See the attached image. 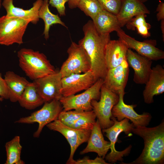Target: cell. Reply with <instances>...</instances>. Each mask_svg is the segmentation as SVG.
<instances>
[{
  "mask_svg": "<svg viewBox=\"0 0 164 164\" xmlns=\"http://www.w3.org/2000/svg\"><path fill=\"white\" fill-rule=\"evenodd\" d=\"M143 92L145 102L150 104L154 102V96L164 92V69L160 64L152 68L149 78L145 84Z\"/></svg>",
  "mask_w": 164,
  "mask_h": 164,
  "instance_id": "cell-17",
  "label": "cell"
},
{
  "mask_svg": "<svg viewBox=\"0 0 164 164\" xmlns=\"http://www.w3.org/2000/svg\"><path fill=\"white\" fill-rule=\"evenodd\" d=\"M111 119L114 122L113 125L108 128L102 129V131L106 134L105 136L108 138L110 142L111 152L106 155L105 159L109 162L115 163L117 161H123V157L129 154L132 148V145H130L122 151H117L115 145L118 135L122 132L129 135L135 127L132 123L129 122V120L127 118L119 121L112 116Z\"/></svg>",
  "mask_w": 164,
  "mask_h": 164,
  "instance_id": "cell-4",
  "label": "cell"
},
{
  "mask_svg": "<svg viewBox=\"0 0 164 164\" xmlns=\"http://www.w3.org/2000/svg\"><path fill=\"white\" fill-rule=\"evenodd\" d=\"M104 9L117 15L120 10L123 0H97Z\"/></svg>",
  "mask_w": 164,
  "mask_h": 164,
  "instance_id": "cell-29",
  "label": "cell"
},
{
  "mask_svg": "<svg viewBox=\"0 0 164 164\" xmlns=\"http://www.w3.org/2000/svg\"><path fill=\"white\" fill-rule=\"evenodd\" d=\"M50 129L57 131L66 138L70 148L69 157L66 164H71L74 160V155L78 147L81 144L87 142L91 130L74 128L64 124L58 119L46 125Z\"/></svg>",
  "mask_w": 164,
  "mask_h": 164,
  "instance_id": "cell-10",
  "label": "cell"
},
{
  "mask_svg": "<svg viewBox=\"0 0 164 164\" xmlns=\"http://www.w3.org/2000/svg\"><path fill=\"white\" fill-rule=\"evenodd\" d=\"M132 132L142 137L144 147L142 153L135 161L123 164H163L164 162V121L153 127L139 126Z\"/></svg>",
  "mask_w": 164,
  "mask_h": 164,
  "instance_id": "cell-2",
  "label": "cell"
},
{
  "mask_svg": "<svg viewBox=\"0 0 164 164\" xmlns=\"http://www.w3.org/2000/svg\"><path fill=\"white\" fill-rule=\"evenodd\" d=\"M62 77L59 71L34 80L37 91L44 103L56 100L62 97L61 93Z\"/></svg>",
  "mask_w": 164,
  "mask_h": 164,
  "instance_id": "cell-11",
  "label": "cell"
},
{
  "mask_svg": "<svg viewBox=\"0 0 164 164\" xmlns=\"http://www.w3.org/2000/svg\"><path fill=\"white\" fill-rule=\"evenodd\" d=\"M5 146L7 155L5 164H25L21 159L22 146L19 136H15L6 143Z\"/></svg>",
  "mask_w": 164,
  "mask_h": 164,
  "instance_id": "cell-26",
  "label": "cell"
},
{
  "mask_svg": "<svg viewBox=\"0 0 164 164\" xmlns=\"http://www.w3.org/2000/svg\"><path fill=\"white\" fill-rule=\"evenodd\" d=\"M69 0H50L49 4L56 9L60 16L66 15L65 3Z\"/></svg>",
  "mask_w": 164,
  "mask_h": 164,
  "instance_id": "cell-30",
  "label": "cell"
},
{
  "mask_svg": "<svg viewBox=\"0 0 164 164\" xmlns=\"http://www.w3.org/2000/svg\"><path fill=\"white\" fill-rule=\"evenodd\" d=\"M30 22L19 17H0V45L9 46L23 43V37Z\"/></svg>",
  "mask_w": 164,
  "mask_h": 164,
  "instance_id": "cell-6",
  "label": "cell"
},
{
  "mask_svg": "<svg viewBox=\"0 0 164 164\" xmlns=\"http://www.w3.org/2000/svg\"><path fill=\"white\" fill-rule=\"evenodd\" d=\"M17 56L20 67L32 80L42 77L56 70L46 56L38 51L23 48L18 51Z\"/></svg>",
  "mask_w": 164,
  "mask_h": 164,
  "instance_id": "cell-3",
  "label": "cell"
},
{
  "mask_svg": "<svg viewBox=\"0 0 164 164\" xmlns=\"http://www.w3.org/2000/svg\"><path fill=\"white\" fill-rule=\"evenodd\" d=\"M4 79L8 90L9 99L12 102L18 101L29 82L25 77H21L11 71L6 73Z\"/></svg>",
  "mask_w": 164,
  "mask_h": 164,
  "instance_id": "cell-22",
  "label": "cell"
},
{
  "mask_svg": "<svg viewBox=\"0 0 164 164\" xmlns=\"http://www.w3.org/2000/svg\"><path fill=\"white\" fill-rule=\"evenodd\" d=\"M101 157H97L94 159H91L87 157L77 160H74L71 164H108Z\"/></svg>",
  "mask_w": 164,
  "mask_h": 164,
  "instance_id": "cell-31",
  "label": "cell"
},
{
  "mask_svg": "<svg viewBox=\"0 0 164 164\" xmlns=\"http://www.w3.org/2000/svg\"><path fill=\"white\" fill-rule=\"evenodd\" d=\"M44 103L39 110L32 113L29 116L21 118L15 121L16 123L28 124L37 123L39 126L33 134L35 137L39 136L45 125L58 119L59 114L63 110L60 101L54 100Z\"/></svg>",
  "mask_w": 164,
  "mask_h": 164,
  "instance_id": "cell-9",
  "label": "cell"
},
{
  "mask_svg": "<svg viewBox=\"0 0 164 164\" xmlns=\"http://www.w3.org/2000/svg\"><path fill=\"white\" fill-rule=\"evenodd\" d=\"M99 101L91 102L92 110L95 114L102 129L108 128L114 123L111 119L112 109L118 102L119 94L107 88L104 84L101 89Z\"/></svg>",
  "mask_w": 164,
  "mask_h": 164,
  "instance_id": "cell-7",
  "label": "cell"
},
{
  "mask_svg": "<svg viewBox=\"0 0 164 164\" xmlns=\"http://www.w3.org/2000/svg\"><path fill=\"white\" fill-rule=\"evenodd\" d=\"M97 80L91 70L85 73L73 74L62 77L61 90L62 96H70L86 90Z\"/></svg>",
  "mask_w": 164,
  "mask_h": 164,
  "instance_id": "cell-14",
  "label": "cell"
},
{
  "mask_svg": "<svg viewBox=\"0 0 164 164\" xmlns=\"http://www.w3.org/2000/svg\"><path fill=\"white\" fill-rule=\"evenodd\" d=\"M0 97L3 99H8L9 98V92L6 84L4 79L0 73Z\"/></svg>",
  "mask_w": 164,
  "mask_h": 164,
  "instance_id": "cell-32",
  "label": "cell"
},
{
  "mask_svg": "<svg viewBox=\"0 0 164 164\" xmlns=\"http://www.w3.org/2000/svg\"><path fill=\"white\" fill-rule=\"evenodd\" d=\"M80 0H69L68 4L69 8L70 9H73L77 7Z\"/></svg>",
  "mask_w": 164,
  "mask_h": 164,
  "instance_id": "cell-34",
  "label": "cell"
},
{
  "mask_svg": "<svg viewBox=\"0 0 164 164\" xmlns=\"http://www.w3.org/2000/svg\"><path fill=\"white\" fill-rule=\"evenodd\" d=\"M125 93L124 90L119 92L118 101L112 109V116L116 118L117 120L119 121L125 118L129 119L132 121L135 128L147 126L152 118L151 114L147 112L138 114L134 110V108L136 106V105L125 104L123 100Z\"/></svg>",
  "mask_w": 164,
  "mask_h": 164,
  "instance_id": "cell-13",
  "label": "cell"
},
{
  "mask_svg": "<svg viewBox=\"0 0 164 164\" xmlns=\"http://www.w3.org/2000/svg\"><path fill=\"white\" fill-rule=\"evenodd\" d=\"M1 2H2L1 0H0V9L1 8L2 5V3Z\"/></svg>",
  "mask_w": 164,
  "mask_h": 164,
  "instance_id": "cell-37",
  "label": "cell"
},
{
  "mask_svg": "<svg viewBox=\"0 0 164 164\" xmlns=\"http://www.w3.org/2000/svg\"><path fill=\"white\" fill-rule=\"evenodd\" d=\"M101 128L97 119L92 128L87 146L80 154H84L90 152H95L100 157L104 159L110 149V142L104 140Z\"/></svg>",
  "mask_w": 164,
  "mask_h": 164,
  "instance_id": "cell-18",
  "label": "cell"
},
{
  "mask_svg": "<svg viewBox=\"0 0 164 164\" xmlns=\"http://www.w3.org/2000/svg\"><path fill=\"white\" fill-rule=\"evenodd\" d=\"M161 28L163 40L164 38V19L161 20Z\"/></svg>",
  "mask_w": 164,
  "mask_h": 164,
  "instance_id": "cell-35",
  "label": "cell"
},
{
  "mask_svg": "<svg viewBox=\"0 0 164 164\" xmlns=\"http://www.w3.org/2000/svg\"><path fill=\"white\" fill-rule=\"evenodd\" d=\"M139 0L140 1L144 3V2H147L149 0Z\"/></svg>",
  "mask_w": 164,
  "mask_h": 164,
  "instance_id": "cell-36",
  "label": "cell"
},
{
  "mask_svg": "<svg viewBox=\"0 0 164 164\" xmlns=\"http://www.w3.org/2000/svg\"><path fill=\"white\" fill-rule=\"evenodd\" d=\"M92 21L97 31L101 34H110L121 28L116 15L105 9L99 13Z\"/></svg>",
  "mask_w": 164,
  "mask_h": 164,
  "instance_id": "cell-23",
  "label": "cell"
},
{
  "mask_svg": "<svg viewBox=\"0 0 164 164\" xmlns=\"http://www.w3.org/2000/svg\"><path fill=\"white\" fill-rule=\"evenodd\" d=\"M104 83V80L100 78L91 87L83 92L67 97L62 96L59 100L63 110L68 111L72 109L79 111L92 110L91 102L93 100H99L101 89Z\"/></svg>",
  "mask_w": 164,
  "mask_h": 164,
  "instance_id": "cell-5",
  "label": "cell"
},
{
  "mask_svg": "<svg viewBox=\"0 0 164 164\" xmlns=\"http://www.w3.org/2000/svg\"><path fill=\"white\" fill-rule=\"evenodd\" d=\"M43 1L36 0L33 3L32 7L28 10L15 7L13 3V0H3L2 5L6 11L7 16L19 17L36 24L39 20V11Z\"/></svg>",
  "mask_w": 164,
  "mask_h": 164,
  "instance_id": "cell-20",
  "label": "cell"
},
{
  "mask_svg": "<svg viewBox=\"0 0 164 164\" xmlns=\"http://www.w3.org/2000/svg\"><path fill=\"white\" fill-rule=\"evenodd\" d=\"M84 37L78 44L86 52L91 63V70L96 80L104 79L107 70L105 59L106 45L111 40L110 34H101L96 29L92 21L89 20L83 26Z\"/></svg>",
  "mask_w": 164,
  "mask_h": 164,
  "instance_id": "cell-1",
  "label": "cell"
},
{
  "mask_svg": "<svg viewBox=\"0 0 164 164\" xmlns=\"http://www.w3.org/2000/svg\"><path fill=\"white\" fill-rule=\"evenodd\" d=\"M128 48L121 40H110L106 45L105 54L107 69L115 67L126 60Z\"/></svg>",
  "mask_w": 164,
  "mask_h": 164,
  "instance_id": "cell-19",
  "label": "cell"
},
{
  "mask_svg": "<svg viewBox=\"0 0 164 164\" xmlns=\"http://www.w3.org/2000/svg\"><path fill=\"white\" fill-rule=\"evenodd\" d=\"M126 61L134 70L133 80L136 84H145L151 73L152 60L146 57L128 50Z\"/></svg>",
  "mask_w": 164,
  "mask_h": 164,
  "instance_id": "cell-15",
  "label": "cell"
},
{
  "mask_svg": "<svg viewBox=\"0 0 164 164\" xmlns=\"http://www.w3.org/2000/svg\"><path fill=\"white\" fill-rule=\"evenodd\" d=\"M129 71L126 60L115 67L107 69L104 79V84L109 89L118 94L120 91L125 90Z\"/></svg>",
  "mask_w": 164,
  "mask_h": 164,
  "instance_id": "cell-16",
  "label": "cell"
},
{
  "mask_svg": "<svg viewBox=\"0 0 164 164\" xmlns=\"http://www.w3.org/2000/svg\"><path fill=\"white\" fill-rule=\"evenodd\" d=\"M49 5L48 0H43L38 13L39 18L42 19L44 22V29L43 34L46 39L49 38L50 29L53 25L58 24L67 28L58 15L54 14L50 12L49 9Z\"/></svg>",
  "mask_w": 164,
  "mask_h": 164,
  "instance_id": "cell-25",
  "label": "cell"
},
{
  "mask_svg": "<svg viewBox=\"0 0 164 164\" xmlns=\"http://www.w3.org/2000/svg\"><path fill=\"white\" fill-rule=\"evenodd\" d=\"M150 13L149 10L143 3L139 0H123L116 16L121 27L136 16Z\"/></svg>",
  "mask_w": 164,
  "mask_h": 164,
  "instance_id": "cell-21",
  "label": "cell"
},
{
  "mask_svg": "<svg viewBox=\"0 0 164 164\" xmlns=\"http://www.w3.org/2000/svg\"><path fill=\"white\" fill-rule=\"evenodd\" d=\"M119 39L130 49L152 60L157 61L164 58V52L156 47V40H150L138 41L126 34L121 28L116 31Z\"/></svg>",
  "mask_w": 164,
  "mask_h": 164,
  "instance_id": "cell-12",
  "label": "cell"
},
{
  "mask_svg": "<svg viewBox=\"0 0 164 164\" xmlns=\"http://www.w3.org/2000/svg\"><path fill=\"white\" fill-rule=\"evenodd\" d=\"M145 14L138 15L132 18L126 24L128 29L135 30L136 29L138 33L145 38L150 36V33L149 30L151 26L146 22L145 19Z\"/></svg>",
  "mask_w": 164,
  "mask_h": 164,
  "instance_id": "cell-27",
  "label": "cell"
},
{
  "mask_svg": "<svg viewBox=\"0 0 164 164\" xmlns=\"http://www.w3.org/2000/svg\"><path fill=\"white\" fill-rule=\"evenodd\" d=\"M77 7L92 20L104 9L97 0H80Z\"/></svg>",
  "mask_w": 164,
  "mask_h": 164,
  "instance_id": "cell-28",
  "label": "cell"
},
{
  "mask_svg": "<svg viewBox=\"0 0 164 164\" xmlns=\"http://www.w3.org/2000/svg\"><path fill=\"white\" fill-rule=\"evenodd\" d=\"M68 56L59 70L62 77L73 74L86 73L91 69L89 58L83 48L72 42L67 50Z\"/></svg>",
  "mask_w": 164,
  "mask_h": 164,
  "instance_id": "cell-8",
  "label": "cell"
},
{
  "mask_svg": "<svg viewBox=\"0 0 164 164\" xmlns=\"http://www.w3.org/2000/svg\"><path fill=\"white\" fill-rule=\"evenodd\" d=\"M18 101L22 107L29 110L34 109L44 103L34 82H29Z\"/></svg>",
  "mask_w": 164,
  "mask_h": 164,
  "instance_id": "cell-24",
  "label": "cell"
},
{
  "mask_svg": "<svg viewBox=\"0 0 164 164\" xmlns=\"http://www.w3.org/2000/svg\"><path fill=\"white\" fill-rule=\"evenodd\" d=\"M157 12L156 17L158 21L164 19V3L163 2H160L158 5L156 9Z\"/></svg>",
  "mask_w": 164,
  "mask_h": 164,
  "instance_id": "cell-33",
  "label": "cell"
}]
</instances>
